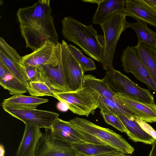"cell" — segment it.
I'll return each instance as SVG.
<instances>
[{
	"label": "cell",
	"instance_id": "25",
	"mask_svg": "<svg viewBox=\"0 0 156 156\" xmlns=\"http://www.w3.org/2000/svg\"><path fill=\"white\" fill-rule=\"evenodd\" d=\"M72 145L79 153L85 156H94L119 151L115 148L106 144L75 143L72 144Z\"/></svg>",
	"mask_w": 156,
	"mask_h": 156
},
{
	"label": "cell",
	"instance_id": "35",
	"mask_svg": "<svg viewBox=\"0 0 156 156\" xmlns=\"http://www.w3.org/2000/svg\"><path fill=\"white\" fill-rule=\"evenodd\" d=\"M149 5L156 10V0H144Z\"/></svg>",
	"mask_w": 156,
	"mask_h": 156
},
{
	"label": "cell",
	"instance_id": "8",
	"mask_svg": "<svg viewBox=\"0 0 156 156\" xmlns=\"http://www.w3.org/2000/svg\"><path fill=\"white\" fill-rule=\"evenodd\" d=\"M37 144L34 156H78L80 153L72 144L62 140L45 129Z\"/></svg>",
	"mask_w": 156,
	"mask_h": 156
},
{
	"label": "cell",
	"instance_id": "11",
	"mask_svg": "<svg viewBox=\"0 0 156 156\" xmlns=\"http://www.w3.org/2000/svg\"><path fill=\"white\" fill-rule=\"evenodd\" d=\"M50 129L58 138L71 144L86 143L105 144L97 138L73 126L68 121L59 118L53 123Z\"/></svg>",
	"mask_w": 156,
	"mask_h": 156
},
{
	"label": "cell",
	"instance_id": "27",
	"mask_svg": "<svg viewBox=\"0 0 156 156\" xmlns=\"http://www.w3.org/2000/svg\"><path fill=\"white\" fill-rule=\"evenodd\" d=\"M28 92L31 96H50L55 98L54 90L44 81L30 82L29 83Z\"/></svg>",
	"mask_w": 156,
	"mask_h": 156
},
{
	"label": "cell",
	"instance_id": "18",
	"mask_svg": "<svg viewBox=\"0 0 156 156\" xmlns=\"http://www.w3.org/2000/svg\"><path fill=\"white\" fill-rule=\"evenodd\" d=\"M93 18L94 24H101L108 16L117 12L126 13L125 0H101Z\"/></svg>",
	"mask_w": 156,
	"mask_h": 156
},
{
	"label": "cell",
	"instance_id": "10",
	"mask_svg": "<svg viewBox=\"0 0 156 156\" xmlns=\"http://www.w3.org/2000/svg\"><path fill=\"white\" fill-rule=\"evenodd\" d=\"M121 60L126 73L133 74L148 89L156 93V83L140 59L134 46H127L123 50Z\"/></svg>",
	"mask_w": 156,
	"mask_h": 156
},
{
	"label": "cell",
	"instance_id": "17",
	"mask_svg": "<svg viewBox=\"0 0 156 156\" xmlns=\"http://www.w3.org/2000/svg\"><path fill=\"white\" fill-rule=\"evenodd\" d=\"M40 129L35 125L25 124L23 138L15 156H34L37 144L43 133Z\"/></svg>",
	"mask_w": 156,
	"mask_h": 156
},
{
	"label": "cell",
	"instance_id": "38",
	"mask_svg": "<svg viewBox=\"0 0 156 156\" xmlns=\"http://www.w3.org/2000/svg\"><path fill=\"white\" fill-rule=\"evenodd\" d=\"M125 156H130L129 155H127L126 154Z\"/></svg>",
	"mask_w": 156,
	"mask_h": 156
},
{
	"label": "cell",
	"instance_id": "14",
	"mask_svg": "<svg viewBox=\"0 0 156 156\" xmlns=\"http://www.w3.org/2000/svg\"><path fill=\"white\" fill-rule=\"evenodd\" d=\"M38 67L43 81L45 82L55 93L71 91L65 78L62 57L57 66L44 65Z\"/></svg>",
	"mask_w": 156,
	"mask_h": 156
},
{
	"label": "cell",
	"instance_id": "28",
	"mask_svg": "<svg viewBox=\"0 0 156 156\" xmlns=\"http://www.w3.org/2000/svg\"><path fill=\"white\" fill-rule=\"evenodd\" d=\"M68 47L72 55L80 65L84 73L96 69L94 62L91 58L84 56L81 51L74 45L69 44Z\"/></svg>",
	"mask_w": 156,
	"mask_h": 156
},
{
	"label": "cell",
	"instance_id": "20",
	"mask_svg": "<svg viewBox=\"0 0 156 156\" xmlns=\"http://www.w3.org/2000/svg\"><path fill=\"white\" fill-rule=\"evenodd\" d=\"M134 47L140 59L156 83V49L140 41Z\"/></svg>",
	"mask_w": 156,
	"mask_h": 156
},
{
	"label": "cell",
	"instance_id": "16",
	"mask_svg": "<svg viewBox=\"0 0 156 156\" xmlns=\"http://www.w3.org/2000/svg\"><path fill=\"white\" fill-rule=\"evenodd\" d=\"M127 16L148 23L156 28V10L144 0H125Z\"/></svg>",
	"mask_w": 156,
	"mask_h": 156
},
{
	"label": "cell",
	"instance_id": "32",
	"mask_svg": "<svg viewBox=\"0 0 156 156\" xmlns=\"http://www.w3.org/2000/svg\"><path fill=\"white\" fill-rule=\"evenodd\" d=\"M56 107L58 110L61 112H66L69 109L68 105L64 102L59 101L57 104Z\"/></svg>",
	"mask_w": 156,
	"mask_h": 156
},
{
	"label": "cell",
	"instance_id": "6",
	"mask_svg": "<svg viewBox=\"0 0 156 156\" xmlns=\"http://www.w3.org/2000/svg\"><path fill=\"white\" fill-rule=\"evenodd\" d=\"M74 127L97 138L105 144L125 154H132L134 149L120 135L109 129L97 125L86 119L75 117L68 121Z\"/></svg>",
	"mask_w": 156,
	"mask_h": 156
},
{
	"label": "cell",
	"instance_id": "15",
	"mask_svg": "<svg viewBox=\"0 0 156 156\" xmlns=\"http://www.w3.org/2000/svg\"><path fill=\"white\" fill-rule=\"evenodd\" d=\"M136 118L146 122H156V105L148 104L131 98L120 94H115Z\"/></svg>",
	"mask_w": 156,
	"mask_h": 156
},
{
	"label": "cell",
	"instance_id": "13",
	"mask_svg": "<svg viewBox=\"0 0 156 156\" xmlns=\"http://www.w3.org/2000/svg\"><path fill=\"white\" fill-rule=\"evenodd\" d=\"M61 57L65 78L71 91L83 87L84 73L80 63L69 51L68 44L64 40L61 42Z\"/></svg>",
	"mask_w": 156,
	"mask_h": 156
},
{
	"label": "cell",
	"instance_id": "37",
	"mask_svg": "<svg viewBox=\"0 0 156 156\" xmlns=\"http://www.w3.org/2000/svg\"><path fill=\"white\" fill-rule=\"evenodd\" d=\"M78 156H85L83 154L80 153V154L78 155Z\"/></svg>",
	"mask_w": 156,
	"mask_h": 156
},
{
	"label": "cell",
	"instance_id": "36",
	"mask_svg": "<svg viewBox=\"0 0 156 156\" xmlns=\"http://www.w3.org/2000/svg\"><path fill=\"white\" fill-rule=\"evenodd\" d=\"M82 1L83 2H89L91 3H97L98 4L100 2L101 0H82Z\"/></svg>",
	"mask_w": 156,
	"mask_h": 156
},
{
	"label": "cell",
	"instance_id": "29",
	"mask_svg": "<svg viewBox=\"0 0 156 156\" xmlns=\"http://www.w3.org/2000/svg\"><path fill=\"white\" fill-rule=\"evenodd\" d=\"M100 112L106 123L122 132L127 133V129L117 116L105 113L100 110Z\"/></svg>",
	"mask_w": 156,
	"mask_h": 156
},
{
	"label": "cell",
	"instance_id": "34",
	"mask_svg": "<svg viewBox=\"0 0 156 156\" xmlns=\"http://www.w3.org/2000/svg\"><path fill=\"white\" fill-rule=\"evenodd\" d=\"M152 145L151 149L149 156H156V140Z\"/></svg>",
	"mask_w": 156,
	"mask_h": 156
},
{
	"label": "cell",
	"instance_id": "19",
	"mask_svg": "<svg viewBox=\"0 0 156 156\" xmlns=\"http://www.w3.org/2000/svg\"><path fill=\"white\" fill-rule=\"evenodd\" d=\"M115 115L117 116L127 129L128 133L126 134L133 141L152 144L156 140L141 128L135 119L123 115Z\"/></svg>",
	"mask_w": 156,
	"mask_h": 156
},
{
	"label": "cell",
	"instance_id": "12",
	"mask_svg": "<svg viewBox=\"0 0 156 156\" xmlns=\"http://www.w3.org/2000/svg\"><path fill=\"white\" fill-rule=\"evenodd\" d=\"M22 57L16 50L0 37V61L7 69L28 90L29 81L25 67L21 63Z\"/></svg>",
	"mask_w": 156,
	"mask_h": 156
},
{
	"label": "cell",
	"instance_id": "24",
	"mask_svg": "<svg viewBox=\"0 0 156 156\" xmlns=\"http://www.w3.org/2000/svg\"><path fill=\"white\" fill-rule=\"evenodd\" d=\"M134 23H128V28L136 33L138 41L156 49V32L150 29L147 23L139 20Z\"/></svg>",
	"mask_w": 156,
	"mask_h": 156
},
{
	"label": "cell",
	"instance_id": "7",
	"mask_svg": "<svg viewBox=\"0 0 156 156\" xmlns=\"http://www.w3.org/2000/svg\"><path fill=\"white\" fill-rule=\"evenodd\" d=\"M61 43L47 41L32 53L22 57L21 63L24 67L44 65L56 66L61 58Z\"/></svg>",
	"mask_w": 156,
	"mask_h": 156
},
{
	"label": "cell",
	"instance_id": "2",
	"mask_svg": "<svg viewBox=\"0 0 156 156\" xmlns=\"http://www.w3.org/2000/svg\"><path fill=\"white\" fill-rule=\"evenodd\" d=\"M61 21L64 38L78 45L86 55L101 64L103 36L98 34L92 24L86 25L72 17H65Z\"/></svg>",
	"mask_w": 156,
	"mask_h": 156
},
{
	"label": "cell",
	"instance_id": "21",
	"mask_svg": "<svg viewBox=\"0 0 156 156\" xmlns=\"http://www.w3.org/2000/svg\"><path fill=\"white\" fill-rule=\"evenodd\" d=\"M48 101V99L36 97L17 94L4 99L2 105V106L17 109H35Z\"/></svg>",
	"mask_w": 156,
	"mask_h": 156
},
{
	"label": "cell",
	"instance_id": "33",
	"mask_svg": "<svg viewBox=\"0 0 156 156\" xmlns=\"http://www.w3.org/2000/svg\"><path fill=\"white\" fill-rule=\"evenodd\" d=\"M125 154L120 151H117L99 154L94 156H125Z\"/></svg>",
	"mask_w": 156,
	"mask_h": 156
},
{
	"label": "cell",
	"instance_id": "23",
	"mask_svg": "<svg viewBox=\"0 0 156 156\" xmlns=\"http://www.w3.org/2000/svg\"><path fill=\"white\" fill-rule=\"evenodd\" d=\"M83 85V87H89L95 90L102 96L111 100L116 104L125 106L115 96L103 79H98L92 74L84 75Z\"/></svg>",
	"mask_w": 156,
	"mask_h": 156
},
{
	"label": "cell",
	"instance_id": "5",
	"mask_svg": "<svg viewBox=\"0 0 156 156\" xmlns=\"http://www.w3.org/2000/svg\"><path fill=\"white\" fill-rule=\"evenodd\" d=\"M55 98L66 103L69 109L75 114L88 117L99 105V93L95 90L83 87L74 91L55 93Z\"/></svg>",
	"mask_w": 156,
	"mask_h": 156
},
{
	"label": "cell",
	"instance_id": "1",
	"mask_svg": "<svg viewBox=\"0 0 156 156\" xmlns=\"http://www.w3.org/2000/svg\"><path fill=\"white\" fill-rule=\"evenodd\" d=\"M49 0H39L20 8L16 12L21 34L26 47L34 51L47 41L58 42Z\"/></svg>",
	"mask_w": 156,
	"mask_h": 156
},
{
	"label": "cell",
	"instance_id": "30",
	"mask_svg": "<svg viewBox=\"0 0 156 156\" xmlns=\"http://www.w3.org/2000/svg\"><path fill=\"white\" fill-rule=\"evenodd\" d=\"M29 82L43 81L42 76L38 66H29L25 67Z\"/></svg>",
	"mask_w": 156,
	"mask_h": 156
},
{
	"label": "cell",
	"instance_id": "26",
	"mask_svg": "<svg viewBox=\"0 0 156 156\" xmlns=\"http://www.w3.org/2000/svg\"><path fill=\"white\" fill-rule=\"evenodd\" d=\"M98 108L100 111L108 114L113 115L117 114L123 115L133 119L137 118L135 114L126 106L118 105L111 100L106 98L100 95Z\"/></svg>",
	"mask_w": 156,
	"mask_h": 156
},
{
	"label": "cell",
	"instance_id": "31",
	"mask_svg": "<svg viewBox=\"0 0 156 156\" xmlns=\"http://www.w3.org/2000/svg\"><path fill=\"white\" fill-rule=\"evenodd\" d=\"M135 120L146 133L156 140V131L151 126L139 119L137 118Z\"/></svg>",
	"mask_w": 156,
	"mask_h": 156
},
{
	"label": "cell",
	"instance_id": "9",
	"mask_svg": "<svg viewBox=\"0 0 156 156\" xmlns=\"http://www.w3.org/2000/svg\"><path fill=\"white\" fill-rule=\"evenodd\" d=\"M4 110L25 124L36 125L41 128L50 129L59 114L50 111L35 109H17L2 106Z\"/></svg>",
	"mask_w": 156,
	"mask_h": 156
},
{
	"label": "cell",
	"instance_id": "22",
	"mask_svg": "<svg viewBox=\"0 0 156 156\" xmlns=\"http://www.w3.org/2000/svg\"><path fill=\"white\" fill-rule=\"evenodd\" d=\"M0 84L10 94H22L28 92L27 89L19 81L0 61Z\"/></svg>",
	"mask_w": 156,
	"mask_h": 156
},
{
	"label": "cell",
	"instance_id": "4",
	"mask_svg": "<svg viewBox=\"0 0 156 156\" xmlns=\"http://www.w3.org/2000/svg\"><path fill=\"white\" fill-rule=\"evenodd\" d=\"M103 79L115 94L123 95L148 104L154 103L153 96L148 90L140 87L118 70L106 72Z\"/></svg>",
	"mask_w": 156,
	"mask_h": 156
},
{
	"label": "cell",
	"instance_id": "3",
	"mask_svg": "<svg viewBox=\"0 0 156 156\" xmlns=\"http://www.w3.org/2000/svg\"><path fill=\"white\" fill-rule=\"evenodd\" d=\"M126 16L125 13L117 12L99 24L104 34L103 61L101 64L106 72L114 69L113 61L116 46L122 33L128 28Z\"/></svg>",
	"mask_w": 156,
	"mask_h": 156
}]
</instances>
